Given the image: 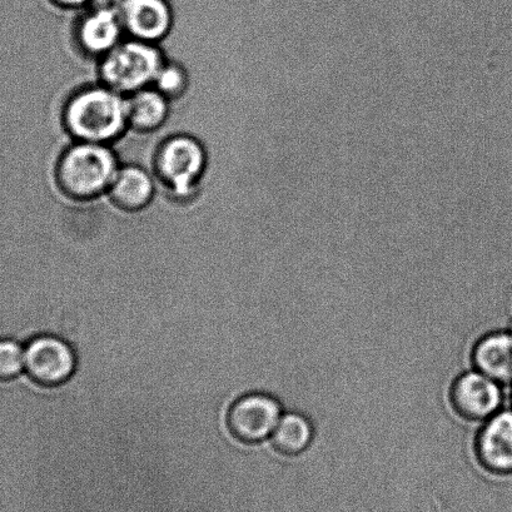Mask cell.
I'll return each mask as SVG.
<instances>
[{
  "mask_svg": "<svg viewBox=\"0 0 512 512\" xmlns=\"http://www.w3.org/2000/svg\"><path fill=\"white\" fill-rule=\"evenodd\" d=\"M108 195L114 205L123 211H141L153 200L154 182L141 167H121L109 188Z\"/></svg>",
  "mask_w": 512,
  "mask_h": 512,
  "instance_id": "obj_12",
  "label": "cell"
},
{
  "mask_svg": "<svg viewBox=\"0 0 512 512\" xmlns=\"http://www.w3.org/2000/svg\"><path fill=\"white\" fill-rule=\"evenodd\" d=\"M123 33L118 13L89 9L78 22L77 41L82 51L103 58L122 42Z\"/></svg>",
  "mask_w": 512,
  "mask_h": 512,
  "instance_id": "obj_10",
  "label": "cell"
},
{
  "mask_svg": "<svg viewBox=\"0 0 512 512\" xmlns=\"http://www.w3.org/2000/svg\"><path fill=\"white\" fill-rule=\"evenodd\" d=\"M163 64L156 44L131 38L102 58L99 74L104 86L127 97L152 87Z\"/></svg>",
  "mask_w": 512,
  "mask_h": 512,
  "instance_id": "obj_3",
  "label": "cell"
},
{
  "mask_svg": "<svg viewBox=\"0 0 512 512\" xmlns=\"http://www.w3.org/2000/svg\"><path fill=\"white\" fill-rule=\"evenodd\" d=\"M313 430L311 422L298 414L282 415L271 442L277 452L285 456L301 455L311 445Z\"/></svg>",
  "mask_w": 512,
  "mask_h": 512,
  "instance_id": "obj_14",
  "label": "cell"
},
{
  "mask_svg": "<svg viewBox=\"0 0 512 512\" xmlns=\"http://www.w3.org/2000/svg\"><path fill=\"white\" fill-rule=\"evenodd\" d=\"M129 128L153 132L162 127L169 114V99L148 87L127 96Z\"/></svg>",
  "mask_w": 512,
  "mask_h": 512,
  "instance_id": "obj_13",
  "label": "cell"
},
{
  "mask_svg": "<svg viewBox=\"0 0 512 512\" xmlns=\"http://www.w3.org/2000/svg\"><path fill=\"white\" fill-rule=\"evenodd\" d=\"M123 0H91L89 9H97V11L114 12L119 14Z\"/></svg>",
  "mask_w": 512,
  "mask_h": 512,
  "instance_id": "obj_17",
  "label": "cell"
},
{
  "mask_svg": "<svg viewBox=\"0 0 512 512\" xmlns=\"http://www.w3.org/2000/svg\"><path fill=\"white\" fill-rule=\"evenodd\" d=\"M476 370L500 385H512V331L492 332L472 352Z\"/></svg>",
  "mask_w": 512,
  "mask_h": 512,
  "instance_id": "obj_11",
  "label": "cell"
},
{
  "mask_svg": "<svg viewBox=\"0 0 512 512\" xmlns=\"http://www.w3.org/2000/svg\"><path fill=\"white\" fill-rule=\"evenodd\" d=\"M119 18L131 38L153 44L167 36L173 23L167 0H123Z\"/></svg>",
  "mask_w": 512,
  "mask_h": 512,
  "instance_id": "obj_8",
  "label": "cell"
},
{
  "mask_svg": "<svg viewBox=\"0 0 512 512\" xmlns=\"http://www.w3.org/2000/svg\"><path fill=\"white\" fill-rule=\"evenodd\" d=\"M477 460L494 475H512V410L499 411L487 420L476 437Z\"/></svg>",
  "mask_w": 512,
  "mask_h": 512,
  "instance_id": "obj_9",
  "label": "cell"
},
{
  "mask_svg": "<svg viewBox=\"0 0 512 512\" xmlns=\"http://www.w3.org/2000/svg\"><path fill=\"white\" fill-rule=\"evenodd\" d=\"M501 385L481 372H466L451 386L452 409L467 421H487L500 411Z\"/></svg>",
  "mask_w": 512,
  "mask_h": 512,
  "instance_id": "obj_7",
  "label": "cell"
},
{
  "mask_svg": "<svg viewBox=\"0 0 512 512\" xmlns=\"http://www.w3.org/2000/svg\"><path fill=\"white\" fill-rule=\"evenodd\" d=\"M108 144L77 142L62 154L57 166L61 190L74 200H92L108 193L119 171Z\"/></svg>",
  "mask_w": 512,
  "mask_h": 512,
  "instance_id": "obj_2",
  "label": "cell"
},
{
  "mask_svg": "<svg viewBox=\"0 0 512 512\" xmlns=\"http://www.w3.org/2000/svg\"><path fill=\"white\" fill-rule=\"evenodd\" d=\"M26 371L24 347L17 340L0 337V382H11Z\"/></svg>",
  "mask_w": 512,
  "mask_h": 512,
  "instance_id": "obj_15",
  "label": "cell"
},
{
  "mask_svg": "<svg viewBox=\"0 0 512 512\" xmlns=\"http://www.w3.org/2000/svg\"><path fill=\"white\" fill-rule=\"evenodd\" d=\"M52 2L63 8H81L89 6L91 0H52Z\"/></svg>",
  "mask_w": 512,
  "mask_h": 512,
  "instance_id": "obj_18",
  "label": "cell"
},
{
  "mask_svg": "<svg viewBox=\"0 0 512 512\" xmlns=\"http://www.w3.org/2000/svg\"><path fill=\"white\" fill-rule=\"evenodd\" d=\"M26 372L34 384L53 389L72 379L77 369L76 352L62 338L41 335L24 347Z\"/></svg>",
  "mask_w": 512,
  "mask_h": 512,
  "instance_id": "obj_5",
  "label": "cell"
},
{
  "mask_svg": "<svg viewBox=\"0 0 512 512\" xmlns=\"http://www.w3.org/2000/svg\"><path fill=\"white\" fill-rule=\"evenodd\" d=\"M187 86L188 77L185 69L177 64L164 63L159 69L152 87L172 101V99L182 96L186 92Z\"/></svg>",
  "mask_w": 512,
  "mask_h": 512,
  "instance_id": "obj_16",
  "label": "cell"
},
{
  "mask_svg": "<svg viewBox=\"0 0 512 512\" xmlns=\"http://www.w3.org/2000/svg\"><path fill=\"white\" fill-rule=\"evenodd\" d=\"M63 117L78 142L109 144L129 127L127 97L104 84L82 89L69 99Z\"/></svg>",
  "mask_w": 512,
  "mask_h": 512,
  "instance_id": "obj_1",
  "label": "cell"
},
{
  "mask_svg": "<svg viewBox=\"0 0 512 512\" xmlns=\"http://www.w3.org/2000/svg\"><path fill=\"white\" fill-rule=\"evenodd\" d=\"M282 417L280 402L265 394L238 399L227 415V426L237 441L256 445L271 437Z\"/></svg>",
  "mask_w": 512,
  "mask_h": 512,
  "instance_id": "obj_6",
  "label": "cell"
},
{
  "mask_svg": "<svg viewBox=\"0 0 512 512\" xmlns=\"http://www.w3.org/2000/svg\"><path fill=\"white\" fill-rule=\"evenodd\" d=\"M206 163L205 148L190 136L168 138L154 162L158 177L177 200H188L196 192Z\"/></svg>",
  "mask_w": 512,
  "mask_h": 512,
  "instance_id": "obj_4",
  "label": "cell"
}]
</instances>
